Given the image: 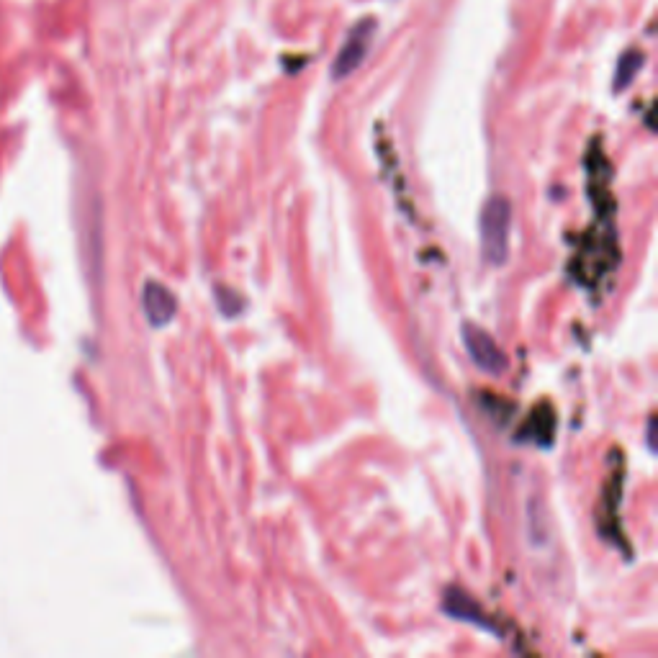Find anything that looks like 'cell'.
I'll list each match as a JSON object with an SVG mask.
<instances>
[{
	"label": "cell",
	"mask_w": 658,
	"mask_h": 658,
	"mask_svg": "<svg viewBox=\"0 0 658 658\" xmlns=\"http://www.w3.org/2000/svg\"><path fill=\"white\" fill-rule=\"evenodd\" d=\"M142 306L152 327H165L173 322L175 312H178V299L168 286L150 281L142 291Z\"/></svg>",
	"instance_id": "4"
},
{
	"label": "cell",
	"mask_w": 658,
	"mask_h": 658,
	"mask_svg": "<svg viewBox=\"0 0 658 658\" xmlns=\"http://www.w3.org/2000/svg\"><path fill=\"white\" fill-rule=\"evenodd\" d=\"M463 345H466L473 363L479 365L484 373L499 376V373L507 368V355H504V350L497 345V340H494L486 329L479 327V324H471V322L463 324Z\"/></svg>",
	"instance_id": "2"
},
{
	"label": "cell",
	"mask_w": 658,
	"mask_h": 658,
	"mask_svg": "<svg viewBox=\"0 0 658 658\" xmlns=\"http://www.w3.org/2000/svg\"><path fill=\"white\" fill-rule=\"evenodd\" d=\"M512 204L504 196H491L481 211V252L491 265H502L509 255Z\"/></svg>",
	"instance_id": "1"
},
{
	"label": "cell",
	"mask_w": 658,
	"mask_h": 658,
	"mask_svg": "<svg viewBox=\"0 0 658 658\" xmlns=\"http://www.w3.org/2000/svg\"><path fill=\"white\" fill-rule=\"evenodd\" d=\"M371 39H373V21H363V24H358L353 31H350L347 42L342 44L340 54H337V62H335L337 80L347 78L350 72L358 70V65L363 62L365 52H368V47H371Z\"/></svg>",
	"instance_id": "3"
},
{
	"label": "cell",
	"mask_w": 658,
	"mask_h": 658,
	"mask_svg": "<svg viewBox=\"0 0 658 658\" xmlns=\"http://www.w3.org/2000/svg\"><path fill=\"white\" fill-rule=\"evenodd\" d=\"M641 60H643L641 54H635V52L625 54L623 62H620V75H617V80H615V88H625V85L633 80L635 70L641 67Z\"/></svg>",
	"instance_id": "5"
}]
</instances>
